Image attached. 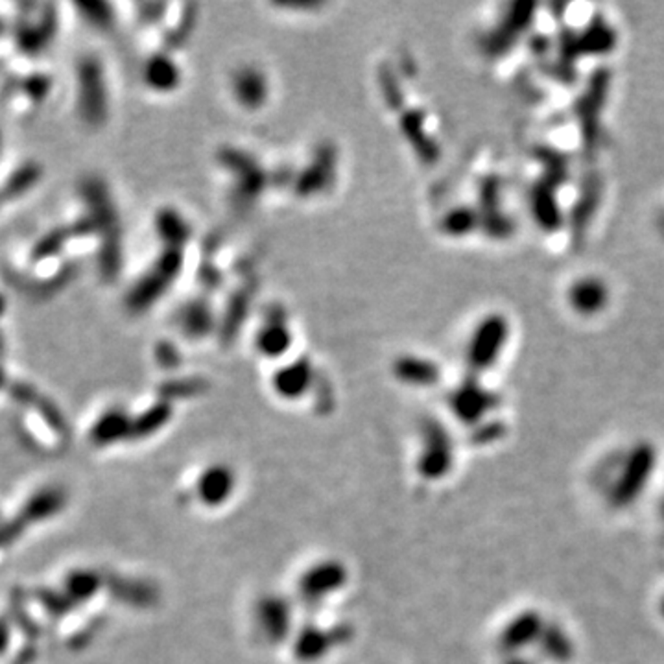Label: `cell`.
Masks as SVG:
<instances>
[{
	"mask_svg": "<svg viewBox=\"0 0 664 664\" xmlns=\"http://www.w3.org/2000/svg\"><path fill=\"white\" fill-rule=\"evenodd\" d=\"M452 464V452L450 445L445 438H436V439H427L425 448L421 452V458L417 464V471L422 478L427 480H436L447 474Z\"/></svg>",
	"mask_w": 664,
	"mask_h": 664,
	"instance_id": "8992f818",
	"label": "cell"
},
{
	"mask_svg": "<svg viewBox=\"0 0 664 664\" xmlns=\"http://www.w3.org/2000/svg\"><path fill=\"white\" fill-rule=\"evenodd\" d=\"M537 620L539 618L535 615H526V617L517 618L513 624H509L504 633V643L507 646H519V644L532 641L539 631Z\"/></svg>",
	"mask_w": 664,
	"mask_h": 664,
	"instance_id": "52a82bcc",
	"label": "cell"
},
{
	"mask_svg": "<svg viewBox=\"0 0 664 664\" xmlns=\"http://www.w3.org/2000/svg\"><path fill=\"white\" fill-rule=\"evenodd\" d=\"M307 382H309L307 371L295 368V370L279 373L274 386L277 389V394L283 397H299L305 391Z\"/></svg>",
	"mask_w": 664,
	"mask_h": 664,
	"instance_id": "ba28073f",
	"label": "cell"
},
{
	"mask_svg": "<svg viewBox=\"0 0 664 664\" xmlns=\"http://www.w3.org/2000/svg\"><path fill=\"white\" fill-rule=\"evenodd\" d=\"M198 486L203 504L222 506L233 497L238 486V476L233 472L229 465L224 464L210 465L209 469L203 471Z\"/></svg>",
	"mask_w": 664,
	"mask_h": 664,
	"instance_id": "3957f363",
	"label": "cell"
},
{
	"mask_svg": "<svg viewBox=\"0 0 664 664\" xmlns=\"http://www.w3.org/2000/svg\"><path fill=\"white\" fill-rule=\"evenodd\" d=\"M347 580V572L340 561L327 559L309 566L297 583L301 596L307 600H323L336 594Z\"/></svg>",
	"mask_w": 664,
	"mask_h": 664,
	"instance_id": "6da1fadb",
	"label": "cell"
},
{
	"mask_svg": "<svg viewBox=\"0 0 664 664\" xmlns=\"http://www.w3.org/2000/svg\"><path fill=\"white\" fill-rule=\"evenodd\" d=\"M635 460H629L627 467H626V474H624V480L622 484L617 486L615 489V495H613V504L615 506H626L629 504V500L633 497H637L641 491H643V486L644 481L648 478V471L651 469V462H653V456L651 452L643 447L637 456H633Z\"/></svg>",
	"mask_w": 664,
	"mask_h": 664,
	"instance_id": "5b68a950",
	"label": "cell"
},
{
	"mask_svg": "<svg viewBox=\"0 0 664 664\" xmlns=\"http://www.w3.org/2000/svg\"><path fill=\"white\" fill-rule=\"evenodd\" d=\"M255 622L264 639L281 641L290 633V603L274 596L262 598L257 603Z\"/></svg>",
	"mask_w": 664,
	"mask_h": 664,
	"instance_id": "7a4b0ae2",
	"label": "cell"
},
{
	"mask_svg": "<svg viewBox=\"0 0 664 664\" xmlns=\"http://www.w3.org/2000/svg\"><path fill=\"white\" fill-rule=\"evenodd\" d=\"M609 290L600 277L589 276L575 281L568 290V301L572 309L583 316H594L608 305Z\"/></svg>",
	"mask_w": 664,
	"mask_h": 664,
	"instance_id": "277c9868",
	"label": "cell"
},
{
	"mask_svg": "<svg viewBox=\"0 0 664 664\" xmlns=\"http://www.w3.org/2000/svg\"><path fill=\"white\" fill-rule=\"evenodd\" d=\"M297 648L303 653L305 659L319 657L327 651L328 648V635L325 631L319 629H307L305 633H301L297 637Z\"/></svg>",
	"mask_w": 664,
	"mask_h": 664,
	"instance_id": "9c48e42d",
	"label": "cell"
}]
</instances>
